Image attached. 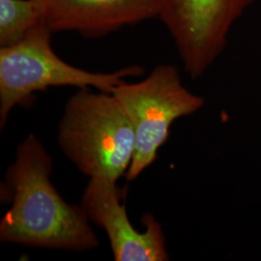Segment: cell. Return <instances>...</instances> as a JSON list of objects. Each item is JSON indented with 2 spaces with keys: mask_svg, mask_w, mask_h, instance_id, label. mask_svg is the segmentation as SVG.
Masks as SVG:
<instances>
[{
  "mask_svg": "<svg viewBox=\"0 0 261 261\" xmlns=\"http://www.w3.org/2000/svg\"><path fill=\"white\" fill-rule=\"evenodd\" d=\"M53 32L105 37L128 25L158 19L162 0H40Z\"/></svg>",
  "mask_w": 261,
  "mask_h": 261,
  "instance_id": "obj_7",
  "label": "cell"
},
{
  "mask_svg": "<svg viewBox=\"0 0 261 261\" xmlns=\"http://www.w3.org/2000/svg\"><path fill=\"white\" fill-rule=\"evenodd\" d=\"M253 0H162L168 29L187 74L198 79L223 54L234 23Z\"/></svg>",
  "mask_w": 261,
  "mask_h": 261,
  "instance_id": "obj_5",
  "label": "cell"
},
{
  "mask_svg": "<svg viewBox=\"0 0 261 261\" xmlns=\"http://www.w3.org/2000/svg\"><path fill=\"white\" fill-rule=\"evenodd\" d=\"M54 163L34 135L19 143L1 185L9 204L0 221V241L28 247L86 252L100 241L84 208L68 203L51 182Z\"/></svg>",
  "mask_w": 261,
  "mask_h": 261,
  "instance_id": "obj_1",
  "label": "cell"
},
{
  "mask_svg": "<svg viewBox=\"0 0 261 261\" xmlns=\"http://www.w3.org/2000/svg\"><path fill=\"white\" fill-rule=\"evenodd\" d=\"M112 93L127 114L135 134V153L125 175L130 182L156 161L173 122L204 106V99L183 84L177 68L168 64L156 66L139 82L125 81Z\"/></svg>",
  "mask_w": 261,
  "mask_h": 261,
  "instance_id": "obj_4",
  "label": "cell"
},
{
  "mask_svg": "<svg viewBox=\"0 0 261 261\" xmlns=\"http://www.w3.org/2000/svg\"><path fill=\"white\" fill-rule=\"evenodd\" d=\"M57 144L82 174L117 183L132 164L135 134L113 94L84 88L66 103Z\"/></svg>",
  "mask_w": 261,
  "mask_h": 261,
  "instance_id": "obj_2",
  "label": "cell"
},
{
  "mask_svg": "<svg viewBox=\"0 0 261 261\" xmlns=\"http://www.w3.org/2000/svg\"><path fill=\"white\" fill-rule=\"evenodd\" d=\"M54 32L44 21L18 43L0 47V128L18 107H30L35 93L51 87L95 88L112 93L128 77H138L144 69L129 66L112 73H95L69 64L51 46Z\"/></svg>",
  "mask_w": 261,
  "mask_h": 261,
  "instance_id": "obj_3",
  "label": "cell"
},
{
  "mask_svg": "<svg viewBox=\"0 0 261 261\" xmlns=\"http://www.w3.org/2000/svg\"><path fill=\"white\" fill-rule=\"evenodd\" d=\"M44 21L40 0H0V47L18 43Z\"/></svg>",
  "mask_w": 261,
  "mask_h": 261,
  "instance_id": "obj_8",
  "label": "cell"
},
{
  "mask_svg": "<svg viewBox=\"0 0 261 261\" xmlns=\"http://www.w3.org/2000/svg\"><path fill=\"white\" fill-rule=\"evenodd\" d=\"M125 195L116 183L89 179L80 204L89 221L108 235L114 260H168L162 225L153 215L145 213L141 219L145 230L136 229L127 214Z\"/></svg>",
  "mask_w": 261,
  "mask_h": 261,
  "instance_id": "obj_6",
  "label": "cell"
}]
</instances>
